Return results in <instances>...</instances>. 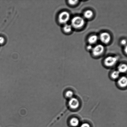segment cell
<instances>
[{"label":"cell","mask_w":127,"mask_h":127,"mask_svg":"<svg viewBox=\"0 0 127 127\" xmlns=\"http://www.w3.org/2000/svg\"><path fill=\"white\" fill-rule=\"evenodd\" d=\"M93 15V11L91 10H88L86 11L84 13V16L86 18L89 19L92 18Z\"/></svg>","instance_id":"obj_12"},{"label":"cell","mask_w":127,"mask_h":127,"mask_svg":"<svg viewBox=\"0 0 127 127\" xmlns=\"http://www.w3.org/2000/svg\"><path fill=\"white\" fill-rule=\"evenodd\" d=\"M99 38L102 43L104 44L109 43L111 39L110 34L107 32H103L101 33L99 36Z\"/></svg>","instance_id":"obj_6"},{"label":"cell","mask_w":127,"mask_h":127,"mask_svg":"<svg viewBox=\"0 0 127 127\" xmlns=\"http://www.w3.org/2000/svg\"><path fill=\"white\" fill-rule=\"evenodd\" d=\"M120 73L117 70L113 71L110 74V77L113 80L118 79L120 78Z\"/></svg>","instance_id":"obj_10"},{"label":"cell","mask_w":127,"mask_h":127,"mask_svg":"<svg viewBox=\"0 0 127 127\" xmlns=\"http://www.w3.org/2000/svg\"><path fill=\"white\" fill-rule=\"evenodd\" d=\"M98 39L97 36L95 35H93L89 37L88 39V42L91 44H94L96 43Z\"/></svg>","instance_id":"obj_11"},{"label":"cell","mask_w":127,"mask_h":127,"mask_svg":"<svg viewBox=\"0 0 127 127\" xmlns=\"http://www.w3.org/2000/svg\"><path fill=\"white\" fill-rule=\"evenodd\" d=\"M80 127H91L90 124L88 123H85L82 124Z\"/></svg>","instance_id":"obj_16"},{"label":"cell","mask_w":127,"mask_h":127,"mask_svg":"<svg viewBox=\"0 0 127 127\" xmlns=\"http://www.w3.org/2000/svg\"><path fill=\"white\" fill-rule=\"evenodd\" d=\"M117 61L118 58L116 57H108L104 60V64L107 67H112L115 65Z\"/></svg>","instance_id":"obj_4"},{"label":"cell","mask_w":127,"mask_h":127,"mask_svg":"<svg viewBox=\"0 0 127 127\" xmlns=\"http://www.w3.org/2000/svg\"><path fill=\"white\" fill-rule=\"evenodd\" d=\"M63 29L64 32L66 33H69L72 31V27L71 25L66 24L64 26Z\"/></svg>","instance_id":"obj_13"},{"label":"cell","mask_w":127,"mask_h":127,"mask_svg":"<svg viewBox=\"0 0 127 127\" xmlns=\"http://www.w3.org/2000/svg\"><path fill=\"white\" fill-rule=\"evenodd\" d=\"M127 70V66L125 64H120L118 67V71L120 73H125L126 72Z\"/></svg>","instance_id":"obj_9"},{"label":"cell","mask_w":127,"mask_h":127,"mask_svg":"<svg viewBox=\"0 0 127 127\" xmlns=\"http://www.w3.org/2000/svg\"><path fill=\"white\" fill-rule=\"evenodd\" d=\"M85 23L84 19L79 16H76L72 18L71 21V26L75 28L79 29L83 27Z\"/></svg>","instance_id":"obj_1"},{"label":"cell","mask_w":127,"mask_h":127,"mask_svg":"<svg viewBox=\"0 0 127 127\" xmlns=\"http://www.w3.org/2000/svg\"><path fill=\"white\" fill-rule=\"evenodd\" d=\"M5 38L2 37H0V45H2L4 43Z\"/></svg>","instance_id":"obj_17"},{"label":"cell","mask_w":127,"mask_h":127,"mask_svg":"<svg viewBox=\"0 0 127 127\" xmlns=\"http://www.w3.org/2000/svg\"><path fill=\"white\" fill-rule=\"evenodd\" d=\"M78 2V0H69L68 1V3L69 4H70L73 5H76L77 4Z\"/></svg>","instance_id":"obj_15"},{"label":"cell","mask_w":127,"mask_h":127,"mask_svg":"<svg viewBox=\"0 0 127 127\" xmlns=\"http://www.w3.org/2000/svg\"><path fill=\"white\" fill-rule=\"evenodd\" d=\"M117 84L121 88H126L127 85V78L125 76L120 77L118 79Z\"/></svg>","instance_id":"obj_7"},{"label":"cell","mask_w":127,"mask_h":127,"mask_svg":"<svg viewBox=\"0 0 127 127\" xmlns=\"http://www.w3.org/2000/svg\"><path fill=\"white\" fill-rule=\"evenodd\" d=\"M104 50V46L101 44H98L93 48L92 50V53L93 55L98 56L102 54Z\"/></svg>","instance_id":"obj_5"},{"label":"cell","mask_w":127,"mask_h":127,"mask_svg":"<svg viewBox=\"0 0 127 127\" xmlns=\"http://www.w3.org/2000/svg\"><path fill=\"white\" fill-rule=\"evenodd\" d=\"M93 47H92V45H88L87 47V49L89 50H92L93 49Z\"/></svg>","instance_id":"obj_19"},{"label":"cell","mask_w":127,"mask_h":127,"mask_svg":"<svg viewBox=\"0 0 127 127\" xmlns=\"http://www.w3.org/2000/svg\"><path fill=\"white\" fill-rule=\"evenodd\" d=\"M70 15L68 12L63 11L61 12L58 16V20L62 24H66L69 20Z\"/></svg>","instance_id":"obj_2"},{"label":"cell","mask_w":127,"mask_h":127,"mask_svg":"<svg viewBox=\"0 0 127 127\" xmlns=\"http://www.w3.org/2000/svg\"><path fill=\"white\" fill-rule=\"evenodd\" d=\"M125 53H127V46L126 47V48H125Z\"/></svg>","instance_id":"obj_20"},{"label":"cell","mask_w":127,"mask_h":127,"mask_svg":"<svg viewBox=\"0 0 127 127\" xmlns=\"http://www.w3.org/2000/svg\"><path fill=\"white\" fill-rule=\"evenodd\" d=\"M69 124L71 126L73 127H77L79 125L80 121L78 118L72 117L69 120Z\"/></svg>","instance_id":"obj_8"},{"label":"cell","mask_w":127,"mask_h":127,"mask_svg":"<svg viewBox=\"0 0 127 127\" xmlns=\"http://www.w3.org/2000/svg\"><path fill=\"white\" fill-rule=\"evenodd\" d=\"M68 105L71 109L75 110L79 107L80 104L77 98L73 97L69 99L68 102Z\"/></svg>","instance_id":"obj_3"},{"label":"cell","mask_w":127,"mask_h":127,"mask_svg":"<svg viewBox=\"0 0 127 127\" xmlns=\"http://www.w3.org/2000/svg\"><path fill=\"white\" fill-rule=\"evenodd\" d=\"M74 95V93L71 90H68L65 93V96L68 99H70L73 98Z\"/></svg>","instance_id":"obj_14"},{"label":"cell","mask_w":127,"mask_h":127,"mask_svg":"<svg viewBox=\"0 0 127 127\" xmlns=\"http://www.w3.org/2000/svg\"><path fill=\"white\" fill-rule=\"evenodd\" d=\"M121 43L123 45H125L127 44V41L126 39H123L121 42Z\"/></svg>","instance_id":"obj_18"}]
</instances>
